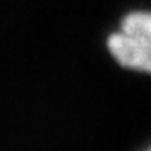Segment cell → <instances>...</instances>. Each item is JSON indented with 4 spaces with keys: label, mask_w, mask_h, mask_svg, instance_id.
<instances>
[{
    "label": "cell",
    "mask_w": 151,
    "mask_h": 151,
    "mask_svg": "<svg viewBox=\"0 0 151 151\" xmlns=\"http://www.w3.org/2000/svg\"><path fill=\"white\" fill-rule=\"evenodd\" d=\"M143 151H151V145H150V146H146V148H145Z\"/></svg>",
    "instance_id": "cell-2"
},
{
    "label": "cell",
    "mask_w": 151,
    "mask_h": 151,
    "mask_svg": "<svg viewBox=\"0 0 151 151\" xmlns=\"http://www.w3.org/2000/svg\"><path fill=\"white\" fill-rule=\"evenodd\" d=\"M108 49L119 65L151 74V10L124 15L108 39Z\"/></svg>",
    "instance_id": "cell-1"
}]
</instances>
